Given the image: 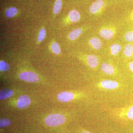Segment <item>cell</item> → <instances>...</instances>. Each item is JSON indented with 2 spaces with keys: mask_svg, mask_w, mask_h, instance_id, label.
I'll return each instance as SVG.
<instances>
[{
  "mask_svg": "<svg viewBox=\"0 0 133 133\" xmlns=\"http://www.w3.org/2000/svg\"><path fill=\"white\" fill-rule=\"evenodd\" d=\"M65 119V117L62 115L53 114L47 116L44 121L47 125L50 127H56L64 123Z\"/></svg>",
  "mask_w": 133,
  "mask_h": 133,
  "instance_id": "cell-1",
  "label": "cell"
},
{
  "mask_svg": "<svg viewBox=\"0 0 133 133\" xmlns=\"http://www.w3.org/2000/svg\"><path fill=\"white\" fill-rule=\"evenodd\" d=\"M116 28L113 25H107L101 27L99 30V34L102 38L109 40L113 38L116 33Z\"/></svg>",
  "mask_w": 133,
  "mask_h": 133,
  "instance_id": "cell-2",
  "label": "cell"
},
{
  "mask_svg": "<svg viewBox=\"0 0 133 133\" xmlns=\"http://www.w3.org/2000/svg\"><path fill=\"white\" fill-rule=\"evenodd\" d=\"M106 5V3L104 0H97L91 5L90 12L92 15L98 16L102 14Z\"/></svg>",
  "mask_w": 133,
  "mask_h": 133,
  "instance_id": "cell-3",
  "label": "cell"
},
{
  "mask_svg": "<svg viewBox=\"0 0 133 133\" xmlns=\"http://www.w3.org/2000/svg\"><path fill=\"white\" fill-rule=\"evenodd\" d=\"M87 65L91 69H96L98 68L99 63V58L97 56L94 55H87L84 56Z\"/></svg>",
  "mask_w": 133,
  "mask_h": 133,
  "instance_id": "cell-4",
  "label": "cell"
},
{
  "mask_svg": "<svg viewBox=\"0 0 133 133\" xmlns=\"http://www.w3.org/2000/svg\"><path fill=\"white\" fill-rule=\"evenodd\" d=\"M19 78L23 81L36 83L39 80L38 75L32 71H24L19 74Z\"/></svg>",
  "mask_w": 133,
  "mask_h": 133,
  "instance_id": "cell-5",
  "label": "cell"
},
{
  "mask_svg": "<svg viewBox=\"0 0 133 133\" xmlns=\"http://www.w3.org/2000/svg\"><path fill=\"white\" fill-rule=\"evenodd\" d=\"M101 88L108 90H112L119 87V84L117 81L110 79L102 80L99 83Z\"/></svg>",
  "mask_w": 133,
  "mask_h": 133,
  "instance_id": "cell-6",
  "label": "cell"
},
{
  "mask_svg": "<svg viewBox=\"0 0 133 133\" xmlns=\"http://www.w3.org/2000/svg\"><path fill=\"white\" fill-rule=\"evenodd\" d=\"M31 101L30 98L28 95H22L18 99L17 106L20 109L26 108L30 105Z\"/></svg>",
  "mask_w": 133,
  "mask_h": 133,
  "instance_id": "cell-7",
  "label": "cell"
},
{
  "mask_svg": "<svg viewBox=\"0 0 133 133\" xmlns=\"http://www.w3.org/2000/svg\"><path fill=\"white\" fill-rule=\"evenodd\" d=\"M74 94L70 92H63L58 95L57 98L59 101L67 102L71 101L74 99Z\"/></svg>",
  "mask_w": 133,
  "mask_h": 133,
  "instance_id": "cell-8",
  "label": "cell"
},
{
  "mask_svg": "<svg viewBox=\"0 0 133 133\" xmlns=\"http://www.w3.org/2000/svg\"><path fill=\"white\" fill-rule=\"evenodd\" d=\"M89 44L93 49L98 50L102 48V41L99 37H92L89 41Z\"/></svg>",
  "mask_w": 133,
  "mask_h": 133,
  "instance_id": "cell-9",
  "label": "cell"
},
{
  "mask_svg": "<svg viewBox=\"0 0 133 133\" xmlns=\"http://www.w3.org/2000/svg\"><path fill=\"white\" fill-rule=\"evenodd\" d=\"M102 72L108 75H112L114 74L115 69L112 65L107 63H103L101 66Z\"/></svg>",
  "mask_w": 133,
  "mask_h": 133,
  "instance_id": "cell-10",
  "label": "cell"
},
{
  "mask_svg": "<svg viewBox=\"0 0 133 133\" xmlns=\"http://www.w3.org/2000/svg\"><path fill=\"white\" fill-rule=\"evenodd\" d=\"M122 116L130 120H133V105L121 109Z\"/></svg>",
  "mask_w": 133,
  "mask_h": 133,
  "instance_id": "cell-11",
  "label": "cell"
},
{
  "mask_svg": "<svg viewBox=\"0 0 133 133\" xmlns=\"http://www.w3.org/2000/svg\"><path fill=\"white\" fill-rule=\"evenodd\" d=\"M68 18L69 21L71 22L75 23L80 20L81 17L79 12L76 10L74 9L71 10L69 12Z\"/></svg>",
  "mask_w": 133,
  "mask_h": 133,
  "instance_id": "cell-12",
  "label": "cell"
},
{
  "mask_svg": "<svg viewBox=\"0 0 133 133\" xmlns=\"http://www.w3.org/2000/svg\"><path fill=\"white\" fill-rule=\"evenodd\" d=\"M83 31V29L81 28H79L73 30L69 34V39L71 41L76 40L81 35Z\"/></svg>",
  "mask_w": 133,
  "mask_h": 133,
  "instance_id": "cell-13",
  "label": "cell"
},
{
  "mask_svg": "<svg viewBox=\"0 0 133 133\" xmlns=\"http://www.w3.org/2000/svg\"><path fill=\"white\" fill-rule=\"evenodd\" d=\"M14 91L10 89H4L0 91V100H3L10 97L14 94Z\"/></svg>",
  "mask_w": 133,
  "mask_h": 133,
  "instance_id": "cell-14",
  "label": "cell"
},
{
  "mask_svg": "<svg viewBox=\"0 0 133 133\" xmlns=\"http://www.w3.org/2000/svg\"><path fill=\"white\" fill-rule=\"evenodd\" d=\"M124 56L127 58H131L133 56V45L128 44L125 45L124 49Z\"/></svg>",
  "mask_w": 133,
  "mask_h": 133,
  "instance_id": "cell-15",
  "label": "cell"
},
{
  "mask_svg": "<svg viewBox=\"0 0 133 133\" xmlns=\"http://www.w3.org/2000/svg\"><path fill=\"white\" fill-rule=\"evenodd\" d=\"M122 47L119 43H114L111 45L110 50L111 54L113 56H115L121 51Z\"/></svg>",
  "mask_w": 133,
  "mask_h": 133,
  "instance_id": "cell-16",
  "label": "cell"
},
{
  "mask_svg": "<svg viewBox=\"0 0 133 133\" xmlns=\"http://www.w3.org/2000/svg\"><path fill=\"white\" fill-rule=\"evenodd\" d=\"M17 10L16 8L11 7L9 8L6 11V16L9 18H11L15 16L17 14Z\"/></svg>",
  "mask_w": 133,
  "mask_h": 133,
  "instance_id": "cell-17",
  "label": "cell"
},
{
  "mask_svg": "<svg viewBox=\"0 0 133 133\" xmlns=\"http://www.w3.org/2000/svg\"><path fill=\"white\" fill-rule=\"evenodd\" d=\"M62 3L61 0H57L55 3L53 8V12L55 14H58L62 8Z\"/></svg>",
  "mask_w": 133,
  "mask_h": 133,
  "instance_id": "cell-18",
  "label": "cell"
},
{
  "mask_svg": "<svg viewBox=\"0 0 133 133\" xmlns=\"http://www.w3.org/2000/svg\"><path fill=\"white\" fill-rule=\"evenodd\" d=\"M124 38L126 42H133V30H130L126 32L124 35Z\"/></svg>",
  "mask_w": 133,
  "mask_h": 133,
  "instance_id": "cell-19",
  "label": "cell"
},
{
  "mask_svg": "<svg viewBox=\"0 0 133 133\" xmlns=\"http://www.w3.org/2000/svg\"><path fill=\"white\" fill-rule=\"evenodd\" d=\"M51 49L52 51L55 54L58 55L61 53V50L60 46L57 43L55 42L52 43L51 45Z\"/></svg>",
  "mask_w": 133,
  "mask_h": 133,
  "instance_id": "cell-20",
  "label": "cell"
},
{
  "mask_svg": "<svg viewBox=\"0 0 133 133\" xmlns=\"http://www.w3.org/2000/svg\"><path fill=\"white\" fill-rule=\"evenodd\" d=\"M10 68V66L7 63L3 61L0 62V70L1 71H8L9 70Z\"/></svg>",
  "mask_w": 133,
  "mask_h": 133,
  "instance_id": "cell-21",
  "label": "cell"
},
{
  "mask_svg": "<svg viewBox=\"0 0 133 133\" xmlns=\"http://www.w3.org/2000/svg\"><path fill=\"white\" fill-rule=\"evenodd\" d=\"M11 124V121L9 119L3 118L0 120V127L3 128L8 127Z\"/></svg>",
  "mask_w": 133,
  "mask_h": 133,
  "instance_id": "cell-22",
  "label": "cell"
},
{
  "mask_svg": "<svg viewBox=\"0 0 133 133\" xmlns=\"http://www.w3.org/2000/svg\"><path fill=\"white\" fill-rule=\"evenodd\" d=\"M46 36V32L45 29L42 28L39 32L38 40L39 42H42L45 38Z\"/></svg>",
  "mask_w": 133,
  "mask_h": 133,
  "instance_id": "cell-23",
  "label": "cell"
},
{
  "mask_svg": "<svg viewBox=\"0 0 133 133\" xmlns=\"http://www.w3.org/2000/svg\"><path fill=\"white\" fill-rule=\"evenodd\" d=\"M128 66L130 70L133 73V61L129 63Z\"/></svg>",
  "mask_w": 133,
  "mask_h": 133,
  "instance_id": "cell-24",
  "label": "cell"
},
{
  "mask_svg": "<svg viewBox=\"0 0 133 133\" xmlns=\"http://www.w3.org/2000/svg\"><path fill=\"white\" fill-rule=\"evenodd\" d=\"M129 18H130V20H131V21H133V9L132 12H131V15H130Z\"/></svg>",
  "mask_w": 133,
  "mask_h": 133,
  "instance_id": "cell-25",
  "label": "cell"
},
{
  "mask_svg": "<svg viewBox=\"0 0 133 133\" xmlns=\"http://www.w3.org/2000/svg\"><path fill=\"white\" fill-rule=\"evenodd\" d=\"M81 133H91L87 131H83Z\"/></svg>",
  "mask_w": 133,
  "mask_h": 133,
  "instance_id": "cell-26",
  "label": "cell"
},
{
  "mask_svg": "<svg viewBox=\"0 0 133 133\" xmlns=\"http://www.w3.org/2000/svg\"><path fill=\"white\" fill-rule=\"evenodd\" d=\"M126 1H132V0H126Z\"/></svg>",
  "mask_w": 133,
  "mask_h": 133,
  "instance_id": "cell-27",
  "label": "cell"
}]
</instances>
